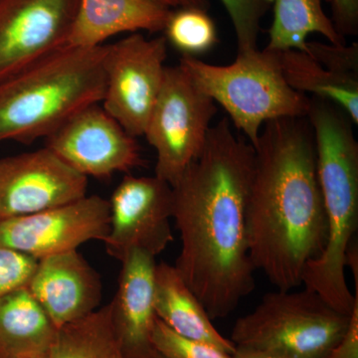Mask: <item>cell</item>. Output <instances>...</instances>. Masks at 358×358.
Listing matches in <instances>:
<instances>
[{"mask_svg": "<svg viewBox=\"0 0 358 358\" xmlns=\"http://www.w3.org/2000/svg\"><path fill=\"white\" fill-rule=\"evenodd\" d=\"M255 150L224 117L173 188L179 274L211 320L225 319L255 288L247 202Z\"/></svg>", "mask_w": 358, "mask_h": 358, "instance_id": "obj_1", "label": "cell"}, {"mask_svg": "<svg viewBox=\"0 0 358 358\" xmlns=\"http://www.w3.org/2000/svg\"><path fill=\"white\" fill-rule=\"evenodd\" d=\"M247 202L250 258L277 289L301 286L327 228L312 126L307 117L264 124Z\"/></svg>", "mask_w": 358, "mask_h": 358, "instance_id": "obj_2", "label": "cell"}, {"mask_svg": "<svg viewBox=\"0 0 358 358\" xmlns=\"http://www.w3.org/2000/svg\"><path fill=\"white\" fill-rule=\"evenodd\" d=\"M317 152V178L327 236L317 258L303 271L305 288L319 294L334 310L350 315L358 301L345 278L346 252L358 227V143L352 120L336 103L310 98L307 115Z\"/></svg>", "mask_w": 358, "mask_h": 358, "instance_id": "obj_3", "label": "cell"}, {"mask_svg": "<svg viewBox=\"0 0 358 358\" xmlns=\"http://www.w3.org/2000/svg\"><path fill=\"white\" fill-rule=\"evenodd\" d=\"M105 50L66 46L0 82V141L31 145L102 102Z\"/></svg>", "mask_w": 358, "mask_h": 358, "instance_id": "obj_4", "label": "cell"}, {"mask_svg": "<svg viewBox=\"0 0 358 358\" xmlns=\"http://www.w3.org/2000/svg\"><path fill=\"white\" fill-rule=\"evenodd\" d=\"M179 65L200 91L222 106L253 148L266 122L307 117L310 110V96L294 91L282 76L278 52L256 49L238 53L227 66L181 57Z\"/></svg>", "mask_w": 358, "mask_h": 358, "instance_id": "obj_5", "label": "cell"}, {"mask_svg": "<svg viewBox=\"0 0 358 358\" xmlns=\"http://www.w3.org/2000/svg\"><path fill=\"white\" fill-rule=\"evenodd\" d=\"M350 317L315 292L277 289L237 320L230 341L236 348L287 358H326L345 334Z\"/></svg>", "mask_w": 358, "mask_h": 358, "instance_id": "obj_6", "label": "cell"}, {"mask_svg": "<svg viewBox=\"0 0 358 358\" xmlns=\"http://www.w3.org/2000/svg\"><path fill=\"white\" fill-rule=\"evenodd\" d=\"M217 114L180 65L166 67L162 89L143 136L157 152L155 176L176 185L201 152Z\"/></svg>", "mask_w": 358, "mask_h": 358, "instance_id": "obj_7", "label": "cell"}, {"mask_svg": "<svg viewBox=\"0 0 358 358\" xmlns=\"http://www.w3.org/2000/svg\"><path fill=\"white\" fill-rule=\"evenodd\" d=\"M166 37L136 32L106 45L102 108L134 138L143 136L164 81Z\"/></svg>", "mask_w": 358, "mask_h": 358, "instance_id": "obj_8", "label": "cell"}, {"mask_svg": "<svg viewBox=\"0 0 358 358\" xmlns=\"http://www.w3.org/2000/svg\"><path fill=\"white\" fill-rule=\"evenodd\" d=\"M109 204L110 230L103 244L120 262L134 250L155 258L173 241V188L162 179L127 174Z\"/></svg>", "mask_w": 358, "mask_h": 358, "instance_id": "obj_9", "label": "cell"}, {"mask_svg": "<svg viewBox=\"0 0 358 358\" xmlns=\"http://www.w3.org/2000/svg\"><path fill=\"white\" fill-rule=\"evenodd\" d=\"M78 173L108 178L143 166L136 138L102 107L89 106L46 138V145Z\"/></svg>", "mask_w": 358, "mask_h": 358, "instance_id": "obj_10", "label": "cell"}, {"mask_svg": "<svg viewBox=\"0 0 358 358\" xmlns=\"http://www.w3.org/2000/svg\"><path fill=\"white\" fill-rule=\"evenodd\" d=\"M80 0H0V82L68 46Z\"/></svg>", "mask_w": 358, "mask_h": 358, "instance_id": "obj_11", "label": "cell"}, {"mask_svg": "<svg viewBox=\"0 0 358 358\" xmlns=\"http://www.w3.org/2000/svg\"><path fill=\"white\" fill-rule=\"evenodd\" d=\"M109 230V200L86 195L55 208L0 221V245L39 260L93 240L103 242Z\"/></svg>", "mask_w": 358, "mask_h": 358, "instance_id": "obj_12", "label": "cell"}, {"mask_svg": "<svg viewBox=\"0 0 358 358\" xmlns=\"http://www.w3.org/2000/svg\"><path fill=\"white\" fill-rule=\"evenodd\" d=\"M88 178L48 148L0 159V221L22 217L87 195Z\"/></svg>", "mask_w": 358, "mask_h": 358, "instance_id": "obj_13", "label": "cell"}, {"mask_svg": "<svg viewBox=\"0 0 358 358\" xmlns=\"http://www.w3.org/2000/svg\"><path fill=\"white\" fill-rule=\"evenodd\" d=\"M26 288L58 329L99 310L102 281L78 250L39 259Z\"/></svg>", "mask_w": 358, "mask_h": 358, "instance_id": "obj_14", "label": "cell"}, {"mask_svg": "<svg viewBox=\"0 0 358 358\" xmlns=\"http://www.w3.org/2000/svg\"><path fill=\"white\" fill-rule=\"evenodd\" d=\"M119 285L109 307L110 324L126 358H157L152 343L155 258L134 250L121 261Z\"/></svg>", "mask_w": 358, "mask_h": 358, "instance_id": "obj_15", "label": "cell"}, {"mask_svg": "<svg viewBox=\"0 0 358 358\" xmlns=\"http://www.w3.org/2000/svg\"><path fill=\"white\" fill-rule=\"evenodd\" d=\"M171 13L152 0H80L68 46L94 48L121 33L164 31Z\"/></svg>", "mask_w": 358, "mask_h": 358, "instance_id": "obj_16", "label": "cell"}, {"mask_svg": "<svg viewBox=\"0 0 358 358\" xmlns=\"http://www.w3.org/2000/svg\"><path fill=\"white\" fill-rule=\"evenodd\" d=\"M154 305L157 319L174 333L203 341L234 355L236 346L214 327L210 315L179 274L176 266L157 263Z\"/></svg>", "mask_w": 358, "mask_h": 358, "instance_id": "obj_17", "label": "cell"}, {"mask_svg": "<svg viewBox=\"0 0 358 358\" xmlns=\"http://www.w3.org/2000/svg\"><path fill=\"white\" fill-rule=\"evenodd\" d=\"M59 329L20 288L0 298V355L6 358H49Z\"/></svg>", "mask_w": 358, "mask_h": 358, "instance_id": "obj_18", "label": "cell"}, {"mask_svg": "<svg viewBox=\"0 0 358 358\" xmlns=\"http://www.w3.org/2000/svg\"><path fill=\"white\" fill-rule=\"evenodd\" d=\"M282 76L294 91L336 103L358 124V78L341 76L300 50L278 52Z\"/></svg>", "mask_w": 358, "mask_h": 358, "instance_id": "obj_19", "label": "cell"}, {"mask_svg": "<svg viewBox=\"0 0 358 358\" xmlns=\"http://www.w3.org/2000/svg\"><path fill=\"white\" fill-rule=\"evenodd\" d=\"M331 0H274V17L268 29V43L265 49L285 51L294 49L306 52L308 37L313 33L322 35L329 43L345 44L336 31L322 3Z\"/></svg>", "mask_w": 358, "mask_h": 358, "instance_id": "obj_20", "label": "cell"}, {"mask_svg": "<svg viewBox=\"0 0 358 358\" xmlns=\"http://www.w3.org/2000/svg\"><path fill=\"white\" fill-rule=\"evenodd\" d=\"M49 358H126L113 334L108 305L61 327Z\"/></svg>", "mask_w": 358, "mask_h": 358, "instance_id": "obj_21", "label": "cell"}, {"mask_svg": "<svg viewBox=\"0 0 358 358\" xmlns=\"http://www.w3.org/2000/svg\"><path fill=\"white\" fill-rule=\"evenodd\" d=\"M164 31L167 44L182 54V57L197 58L208 53L218 43L213 20L207 11L195 7L171 10Z\"/></svg>", "mask_w": 358, "mask_h": 358, "instance_id": "obj_22", "label": "cell"}, {"mask_svg": "<svg viewBox=\"0 0 358 358\" xmlns=\"http://www.w3.org/2000/svg\"><path fill=\"white\" fill-rule=\"evenodd\" d=\"M232 21L238 53L258 49L261 22L274 0H220Z\"/></svg>", "mask_w": 358, "mask_h": 358, "instance_id": "obj_23", "label": "cell"}, {"mask_svg": "<svg viewBox=\"0 0 358 358\" xmlns=\"http://www.w3.org/2000/svg\"><path fill=\"white\" fill-rule=\"evenodd\" d=\"M152 343L164 358H236L215 346L174 333L162 320H155Z\"/></svg>", "mask_w": 358, "mask_h": 358, "instance_id": "obj_24", "label": "cell"}, {"mask_svg": "<svg viewBox=\"0 0 358 358\" xmlns=\"http://www.w3.org/2000/svg\"><path fill=\"white\" fill-rule=\"evenodd\" d=\"M306 53L336 74L358 78L357 43L336 45L308 41Z\"/></svg>", "mask_w": 358, "mask_h": 358, "instance_id": "obj_25", "label": "cell"}, {"mask_svg": "<svg viewBox=\"0 0 358 358\" xmlns=\"http://www.w3.org/2000/svg\"><path fill=\"white\" fill-rule=\"evenodd\" d=\"M37 259L0 245V298L27 286Z\"/></svg>", "mask_w": 358, "mask_h": 358, "instance_id": "obj_26", "label": "cell"}, {"mask_svg": "<svg viewBox=\"0 0 358 358\" xmlns=\"http://www.w3.org/2000/svg\"><path fill=\"white\" fill-rule=\"evenodd\" d=\"M331 21L341 36H355L358 33V0H331Z\"/></svg>", "mask_w": 358, "mask_h": 358, "instance_id": "obj_27", "label": "cell"}, {"mask_svg": "<svg viewBox=\"0 0 358 358\" xmlns=\"http://www.w3.org/2000/svg\"><path fill=\"white\" fill-rule=\"evenodd\" d=\"M326 358H358V301L350 313L345 334Z\"/></svg>", "mask_w": 358, "mask_h": 358, "instance_id": "obj_28", "label": "cell"}, {"mask_svg": "<svg viewBox=\"0 0 358 358\" xmlns=\"http://www.w3.org/2000/svg\"><path fill=\"white\" fill-rule=\"evenodd\" d=\"M234 357L236 358H287L282 355H275V353L242 348H236Z\"/></svg>", "mask_w": 358, "mask_h": 358, "instance_id": "obj_29", "label": "cell"}, {"mask_svg": "<svg viewBox=\"0 0 358 358\" xmlns=\"http://www.w3.org/2000/svg\"><path fill=\"white\" fill-rule=\"evenodd\" d=\"M157 3L167 7V8H179V7H188L186 0H152Z\"/></svg>", "mask_w": 358, "mask_h": 358, "instance_id": "obj_30", "label": "cell"}, {"mask_svg": "<svg viewBox=\"0 0 358 358\" xmlns=\"http://www.w3.org/2000/svg\"><path fill=\"white\" fill-rule=\"evenodd\" d=\"M188 7H195L202 10L208 11L210 7V0H186Z\"/></svg>", "mask_w": 358, "mask_h": 358, "instance_id": "obj_31", "label": "cell"}, {"mask_svg": "<svg viewBox=\"0 0 358 358\" xmlns=\"http://www.w3.org/2000/svg\"><path fill=\"white\" fill-rule=\"evenodd\" d=\"M157 358H164V357H162V355H160L159 353V355H157Z\"/></svg>", "mask_w": 358, "mask_h": 358, "instance_id": "obj_32", "label": "cell"}, {"mask_svg": "<svg viewBox=\"0 0 358 358\" xmlns=\"http://www.w3.org/2000/svg\"><path fill=\"white\" fill-rule=\"evenodd\" d=\"M0 358H6V357H4L3 355H0Z\"/></svg>", "mask_w": 358, "mask_h": 358, "instance_id": "obj_33", "label": "cell"}]
</instances>
